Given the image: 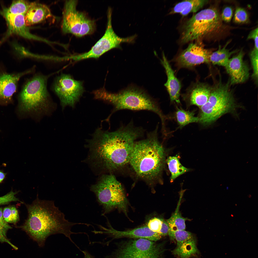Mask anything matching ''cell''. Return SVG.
Returning a JSON list of instances; mask_svg holds the SVG:
<instances>
[{
    "label": "cell",
    "mask_w": 258,
    "mask_h": 258,
    "mask_svg": "<svg viewBox=\"0 0 258 258\" xmlns=\"http://www.w3.org/2000/svg\"><path fill=\"white\" fill-rule=\"evenodd\" d=\"M3 209L0 208V231L6 236L7 231L9 230L12 228V227L4 220L3 215Z\"/></svg>",
    "instance_id": "obj_35"
},
{
    "label": "cell",
    "mask_w": 258,
    "mask_h": 258,
    "mask_svg": "<svg viewBox=\"0 0 258 258\" xmlns=\"http://www.w3.org/2000/svg\"><path fill=\"white\" fill-rule=\"evenodd\" d=\"M93 94L95 99L107 102L113 106L111 113L105 120L109 122L113 113L120 110H146L156 113L160 118L162 125L165 124L166 117L157 102L141 90L130 88L114 93L109 92L103 88L94 91Z\"/></svg>",
    "instance_id": "obj_4"
},
{
    "label": "cell",
    "mask_w": 258,
    "mask_h": 258,
    "mask_svg": "<svg viewBox=\"0 0 258 258\" xmlns=\"http://www.w3.org/2000/svg\"><path fill=\"white\" fill-rule=\"evenodd\" d=\"M26 205L28 216L20 227L39 247L44 246L48 236L58 233L64 234L75 244L70 236L81 232H72L71 228L76 224H85L69 221L53 201L41 200L38 195L32 204Z\"/></svg>",
    "instance_id": "obj_2"
},
{
    "label": "cell",
    "mask_w": 258,
    "mask_h": 258,
    "mask_svg": "<svg viewBox=\"0 0 258 258\" xmlns=\"http://www.w3.org/2000/svg\"><path fill=\"white\" fill-rule=\"evenodd\" d=\"M82 252L84 254V258H93V257L87 251H84Z\"/></svg>",
    "instance_id": "obj_40"
},
{
    "label": "cell",
    "mask_w": 258,
    "mask_h": 258,
    "mask_svg": "<svg viewBox=\"0 0 258 258\" xmlns=\"http://www.w3.org/2000/svg\"><path fill=\"white\" fill-rule=\"evenodd\" d=\"M180 201L175 211L170 218L166 220L169 227V231L185 230V221L189 220L187 218L183 217L179 212V208L180 199Z\"/></svg>",
    "instance_id": "obj_25"
},
{
    "label": "cell",
    "mask_w": 258,
    "mask_h": 258,
    "mask_svg": "<svg viewBox=\"0 0 258 258\" xmlns=\"http://www.w3.org/2000/svg\"><path fill=\"white\" fill-rule=\"evenodd\" d=\"M48 75L35 74L25 82L19 95V108L31 115H40L49 112L51 100L47 89Z\"/></svg>",
    "instance_id": "obj_5"
},
{
    "label": "cell",
    "mask_w": 258,
    "mask_h": 258,
    "mask_svg": "<svg viewBox=\"0 0 258 258\" xmlns=\"http://www.w3.org/2000/svg\"><path fill=\"white\" fill-rule=\"evenodd\" d=\"M168 235L171 240H176L177 245L195 237L193 234L185 230L169 231Z\"/></svg>",
    "instance_id": "obj_28"
},
{
    "label": "cell",
    "mask_w": 258,
    "mask_h": 258,
    "mask_svg": "<svg viewBox=\"0 0 258 258\" xmlns=\"http://www.w3.org/2000/svg\"><path fill=\"white\" fill-rule=\"evenodd\" d=\"M52 88L63 108L68 106L74 108L84 91L82 82L75 80L69 74L63 73L56 77Z\"/></svg>",
    "instance_id": "obj_11"
},
{
    "label": "cell",
    "mask_w": 258,
    "mask_h": 258,
    "mask_svg": "<svg viewBox=\"0 0 258 258\" xmlns=\"http://www.w3.org/2000/svg\"><path fill=\"white\" fill-rule=\"evenodd\" d=\"M230 41L228 42L224 46L221 47L219 46L218 49L211 53L210 57V61L213 64L225 67L227 64L231 56L237 51L236 50L230 52L226 48Z\"/></svg>",
    "instance_id": "obj_23"
},
{
    "label": "cell",
    "mask_w": 258,
    "mask_h": 258,
    "mask_svg": "<svg viewBox=\"0 0 258 258\" xmlns=\"http://www.w3.org/2000/svg\"><path fill=\"white\" fill-rule=\"evenodd\" d=\"M17 193L11 191L6 195L0 197V205L7 204L12 202L19 201L23 203L16 196Z\"/></svg>",
    "instance_id": "obj_32"
},
{
    "label": "cell",
    "mask_w": 258,
    "mask_h": 258,
    "mask_svg": "<svg viewBox=\"0 0 258 258\" xmlns=\"http://www.w3.org/2000/svg\"><path fill=\"white\" fill-rule=\"evenodd\" d=\"M212 88L205 83L197 81L187 89L183 97L191 105L200 107L208 101Z\"/></svg>",
    "instance_id": "obj_17"
},
{
    "label": "cell",
    "mask_w": 258,
    "mask_h": 258,
    "mask_svg": "<svg viewBox=\"0 0 258 258\" xmlns=\"http://www.w3.org/2000/svg\"><path fill=\"white\" fill-rule=\"evenodd\" d=\"M248 13L244 8L238 7L236 9L234 16L233 20L237 24H243L247 23L249 21Z\"/></svg>",
    "instance_id": "obj_30"
},
{
    "label": "cell",
    "mask_w": 258,
    "mask_h": 258,
    "mask_svg": "<svg viewBox=\"0 0 258 258\" xmlns=\"http://www.w3.org/2000/svg\"><path fill=\"white\" fill-rule=\"evenodd\" d=\"M108 228L101 226L104 231H98L99 233L106 234L114 238L123 237L144 239L153 241H156L162 237L158 232H153L147 226H144L126 231H119L113 228L108 222Z\"/></svg>",
    "instance_id": "obj_15"
},
{
    "label": "cell",
    "mask_w": 258,
    "mask_h": 258,
    "mask_svg": "<svg viewBox=\"0 0 258 258\" xmlns=\"http://www.w3.org/2000/svg\"><path fill=\"white\" fill-rule=\"evenodd\" d=\"M158 127L145 139L135 142L129 162L138 176L148 181L158 178L165 167L166 153L158 139Z\"/></svg>",
    "instance_id": "obj_3"
},
{
    "label": "cell",
    "mask_w": 258,
    "mask_h": 258,
    "mask_svg": "<svg viewBox=\"0 0 258 258\" xmlns=\"http://www.w3.org/2000/svg\"><path fill=\"white\" fill-rule=\"evenodd\" d=\"M114 256H113V257H107L106 258H140L136 257H130L122 255L116 253H115V254H114Z\"/></svg>",
    "instance_id": "obj_39"
},
{
    "label": "cell",
    "mask_w": 258,
    "mask_h": 258,
    "mask_svg": "<svg viewBox=\"0 0 258 258\" xmlns=\"http://www.w3.org/2000/svg\"><path fill=\"white\" fill-rule=\"evenodd\" d=\"M231 216H232V217H233V215H232V214L231 215Z\"/></svg>",
    "instance_id": "obj_42"
},
{
    "label": "cell",
    "mask_w": 258,
    "mask_h": 258,
    "mask_svg": "<svg viewBox=\"0 0 258 258\" xmlns=\"http://www.w3.org/2000/svg\"><path fill=\"white\" fill-rule=\"evenodd\" d=\"M222 21L216 9L210 8L201 10L185 23L182 34V42L186 43L218 32L222 26Z\"/></svg>",
    "instance_id": "obj_7"
},
{
    "label": "cell",
    "mask_w": 258,
    "mask_h": 258,
    "mask_svg": "<svg viewBox=\"0 0 258 258\" xmlns=\"http://www.w3.org/2000/svg\"><path fill=\"white\" fill-rule=\"evenodd\" d=\"M3 216L7 223L16 224L19 220V215L16 208L14 206L5 208L3 211Z\"/></svg>",
    "instance_id": "obj_29"
},
{
    "label": "cell",
    "mask_w": 258,
    "mask_h": 258,
    "mask_svg": "<svg viewBox=\"0 0 258 258\" xmlns=\"http://www.w3.org/2000/svg\"><path fill=\"white\" fill-rule=\"evenodd\" d=\"M162 224V221L161 219L155 217L149 220L147 226L152 231L158 232L161 229Z\"/></svg>",
    "instance_id": "obj_33"
},
{
    "label": "cell",
    "mask_w": 258,
    "mask_h": 258,
    "mask_svg": "<svg viewBox=\"0 0 258 258\" xmlns=\"http://www.w3.org/2000/svg\"><path fill=\"white\" fill-rule=\"evenodd\" d=\"M233 11L232 8L229 6H227L223 9L221 14V18L222 21L226 22H229L232 17Z\"/></svg>",
    "instance_id": "obj_34"
},
{
    "label": "cell",
    "mask_w": 258,
    "mask_h": 258,
    "mask_svg": "<svg viewBox=\"0 0 258 258\" xmlns=\"http://www.w3.org/2000/svg\"><path fill=\"white\" fill-rule=\"evenodd\" d=\"M35 67L23 72L13 74L3 73L0 74V102H7L11 100L16 92L18 82L24 75L33 73Z\"/></svg>",
    "instance_id": "obj_14"
},
{
    "label": "cell",
    "mask_w": 258,
    "mask_h": 258,
    "mask_svg": "<svg viewBox=\"0 0 258 258\" xmlns=\"http://www.w3.org/2000/svg\"><path fill=\"white\" fill-rule=\"evenodd\" d=\"M250 58L253 70L252 76L255 80H258V49L254 47L250 53Z\"/></svg>",
    "instance_id": "obj_31"
},
{
    "label": "cell",
    "mask_w": 258,
    "mask_h": 258,
    "mask_svg": "<svg viewBox=\"0 0 258 258\" xmlns=\"http://www.w3.org/2000/svg\"><path fill=\"white\" fill-rule=\"evenodd\" d=\"M112 11L108 10L107 25L105 33L90 50L84 53L68 57V59L78 61L89 58H97L112 49L121 48L120 44L122 43L133 42L135 38L134 36L122 38L116 34L112 25Z\"/></svg>",
    "instance_id": "obj_10"
},
{
    "label": "cell",
    "mask_w": 258,
    "mask_h": 258,
    "mask_svg": "<svg viewBox=\"0 0 258 258\" xmlns=\"http://www.w3.org/2000/svg\"><path fill=\"white\" fill-rule=\"evenodd\" d=\"M176 107V117L180 128L190 123L199 122V117L195 116L194 111H186L177 106Z\"/></svg>",
    "instance_id": "obj_26"
},
{
    "label": "cell",
    "mask_w": 258,
    "mask_h": 258,
    "mask_svg": "<svg viewBox=\"0 0 258 258\" xmlns=\"http://www.w3.org/2000/svg\"><path fill=\"white\" fill-rule=\"evenodd\" d=\"M234 105L229 83L220 82L212 88L208 101L200 108L199 122L204 125L210 124L231 110Z\"/></svg>",
    "instance_id": "obj_8"
},
{
    "label": "cell",
    "mask_w": 258,
    "mask_h": 258,
    "mask_svg": "<svg viewBox=\"0 0 258 258\" xmlns=\"http://www.w3.org/2000/svg\"><path fill=\"white\" fill-rule=\"evenodd\" d=\"M78 0L66 1L62 12L61 29L64 34L78 37L93 34L96 30L95 21L84 12L77 9Z\"/></svg>",
    "instance_id": "obj_9"
},
{
    "label": "cell",
    "mask_w": 258,
    "mask_h": 258,
    "mask_svg": "<svg viewBox=\"0 0 258 258\" xmlns=\"http://www.w3.org/2000/svg\"><path fill=\"white\" fill-rule=\"evenodd\" d=\"M195 237L177 245L172 252L177 258H199Z\"/></svg>",
    "instance_id": "obj_21"
},
{
    "label": "cell",
    "mask_w": 258,
    "mask_h": 258,
    "mask_svg": "<svg viewBox=\"0 0 258 258\" xmlns=\"http://www.w3.org/2000/svg\"><path fill=\"white\" fill-rule=\"evenodd\" d=\"M53 16L49 8L45 5L36 2H32L25 16V23L27 26L41 22Z\"/></svg>",
    "instance_id": "obj_19"
},
{
    "label": "cell",
    "mask_w": 258,
    "mask_h": 258,
    "mask_svg": "<svg viewBox=\"0 0 258 258\" xmlns=\"http://www.w3.org/2000/svg\"><path fill=\"white\" fill-rule=\"evenodd\" d=\"M226 188H227V189H228V187H227Z\"/></svg>",
    "instance_id": "obj_43"
},
{
    "label": "cell",
    "mask_w": 258,
    "mask_h": 258,
    "mask_svg": "<svg viewBox=\"0 0 258 258\" xmlns=\"http://www.w3.org/2000/svg\"><path fill=\"white\" fill-rule=\"evenodd\" d=\"M208 1L205 0H183L177 3L170 12L169 14L179 13L183 16H185L191 13L196 12Z\"/></svg>",
    "instance_id": "obj_22"
},
{
    "label": "cell",
    "mask_w": 258,
    "mask_h": 258,
    "mask_svg": "<svg viewBox=\"0 0 258 258\" xmlns=\"http://www.w3.org/2000/svg\"><path fill=\"white\" fill-rule=\"evenodd\" d=\"M211 53L210 50L205 48L200 44L192 43L173 61L177 69L193 68L201 64L209 63Z\"/></svg>",
    "instance_id": "obj_13"
},
{
    "label": "cell",
    "mask_w": 258,
    "mask_h": 258,
    "mask_svg": "<svg viewBox=\"0 0 258 258\" xmlns=\"http://www.w3.org/2000/svg\"><path fill=\"white\" fill-rule=\"evenodd\" d=\"M32 2L25 0L14 1L9 8L4 9L1 13L2 14L25 15Z\"/></svg>",
    "instance_id": "obj_27"
},
{
    "label": "cell",
    "mask_w": 258,
    "mask_h": 258,
    "mask_svg": "<svg viewBox=\"0 0 258 258\" xmlns=\"http://www.w3.org/2000/svg\"><path fill=\"white\" fill-rule=\"evenodd\" d=\"M163 243L140 238L132 240L116 252L118 254L140 258H163L165 251Z\"/></svg>",
    "instance_id": "obj_12"
},
{
    "label": "cell",
    "mask_w": 258,
    "mask_h": 258,
    "mask_svg": "<svg viewBox=\"0 0 258 258\" xmlns=\"http://www.w3.org/2000/svg\"><path fill=\"white\" fill-rule=\"evenodd\" d=\"M0 242H6L10 245L12 247L16 250L18 249V248L12 244L0 231Z\"/></svg>",
    "instance_id": "obj_38"
},
{
    "label": "cell",
    "mask_w": 258,
    "mask_h": 258,
    "mask_svg": "<svg viewBox=\"0 0 258 258\" xmlns=\"http://www.w3.org/2000/svg\"><path fill=\"white\" fill-rule=\"evenodd\" d=\"M6 20L9 34L14 33L27 39L31 34L29 29L26 25L25 15L3 14Z\"/></svg>",
    "instance_id": "obj_20"
},
{
    "label": "cell",
    "mask_w": 258,
    "mask_h": 258,
    "mask_svg": "<svg viewBox=\"0 0 258 258\" xmlns=\"http://www.w3.org/2000/svg\"><path fill=\"white\" fill-rule=\"evenodd\" d=\"M162 221V226L160 231L158 232L162 236H164L168 234L169 231V228L166 220L161 218Z\"/></svg>",
    "instance_id": "obj_37"
},
{
    "label": "cell",
    "mask_w": 258,
    "mask_h": 258,
    "mask_svg": "<svg viewBox=\"0 0 258 258\" xmlns=\"http://www.w3.org/2000/svg\"><path fill=\"white\" fill-rule=\"evenodd\" d=\"M244 53L242 49L238 54L230 59L225 67L230 77L231 84L242 83L248 78L249 68L243 60Z\"/></svg>",
    "instance_id": "obj_16"
},
{
    "label": "cell",
    "mask_w": 258,
    "mask_h": 258,
    "mask_svg": "<svg viewBox=\"0 0 258 258\" xmlns=\"http://www.w3.org/2000/svg\"><path fill=\"white\" fill-rule=\"evenodd\" d=\"M144 132L132 121L113 131L98 128L87 140L88 151L85 161L97 175L112 174L129 163L135 141Z\"/></svg>",
    "instance_id": "obj_1"
},
{
    "label": "cell",
    "mask_w": 258,
    "mask_h": 258,
    "mask_svg": "<svg viewBox=\"0 0 258 258\" xmlns=\"http://www.w3.org/2000/svg\"><path fill=\"white\" fill-rule=\"evenodd\" d=\"M161 62L165 69L167 76V81L164 85L169 94L170 101L180 104V96L181 84L176 76L174 71L164 53Z\"/></svg>",
    "instance_id": "obj_18"
},
{
    "label": "cell",
    "mask_w": 258,
    "mask_h": 258,
    "mask_svg": "<svg viewBox=\"0 0 258 258\" xmlns=\"http://www.w3.org/2000/svg\"><path fill=\"white\" fill-rule=\"evenodd\" d=\"M180 156L178 155L169 156L166 160L171 174L170 182H173L179 176L189 171L190 169L183 166L180 163Z\"/></svg>",
    "instance_id": "obj_24"
},
{
    "label": "cell",
    "mask_w": 258,
    "mask_h": 258,
    "mask_svg": "<svg viewBox=\"0 0 258 258\" xmlns=\"http://www.w3.org/2000/svg\"><path fill=\"white\" fill-rule=\"evenodd\" d=\"M5 176V174L1 171H0V183L4 179Z\"/></svg>",
    "instance_id": "obj_41"
},
{
    "label": "cell",
    "mask_w": 258,
    "mask_h": 258,
    "mask_svg": "<svg viewBox=\"0 0 258 258\" xmlns=\"http://www.w3.org/2000/svg\"><path fill=\"white\" fill-rule=\"evenodd\" d=\"M258 29L257 27L251 31L248 34L247 39H252L254 41V48L258 49Z\"/></svg>",
    "instance_id": "obj_36"
},
{
    "label": "cell",
    "mask_w": 258,
    "mask_h": 258,
    "mask_svg": "<svg viewBox=\"0 0 258 258\" xmlns=\"http://www.w3.org/2000/svg\"><path fill=\"white\" fill-rule=\"evenodd\" d=\"M90 189L102 207L103 215L116 209L127 215L128 200L121 183L113 174L99 175L97 182L91 186Z\"/></svg>",
    "instance_id": "obj_6"
}]
</instances>
